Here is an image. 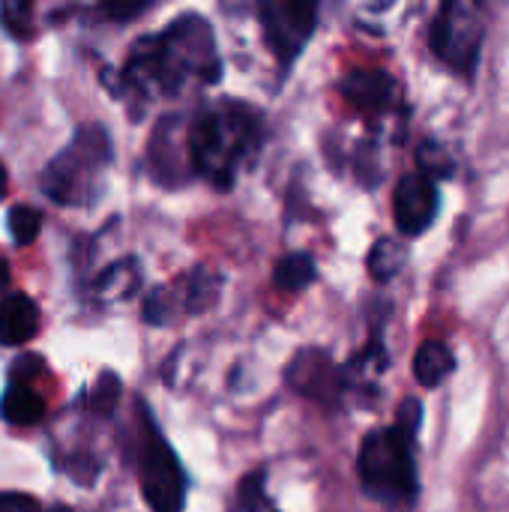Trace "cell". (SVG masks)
<instances>
[{
    "label": "cell",
    "instance_id": "obj_1",
    "mask_svg": "<svg viewBox=\"0 0 509 512\" xmlns=\"http://www.w3.org/2000/svg\"><path fill=\"white\" fill-rule=\"evenodd\" d=\"M222 78V57L213 27L201 15H180L156 36L135 42L123 81L144 99L177 96L186 87H207Z\"/></svg>",
    "mask_w": 509,
    "mask_h": 512
},
{
    "label": "cell",
    "instance_id": "obj_2",
    "mask_svg": "<svg viewBox=\"0 0 509 512\" xmlns=\"http://www.w3.org/2000/svg\"><path fill=\"white\" fill-rule=\"evenodd\" d=\"M264 138L261 114L243 102H219L204 108L186 138L189 165L216 189H231L237 174L255 162Z\"/></svg>",
    "mask_w": 509,
    "mask_h": 512
},
{
    "label": "cell",
    "instance_id": "obj_3",
    "mask_svg": "<svg viewBox=\"0 0 509 512\" xmlns=\"http://www.w3.org/2000/svg\"><path fill=\"white\" fill-rule=\"evenodd\" d=\"M420 402L408 399L393 426L372 429L357 456L360 486L369 498L393 510H411L420 498L417 471V432H420Z\"/></svg>",
    "mask_w": 509,
    "mask_h": 512
},
{
    "label": "cell",
    "instance_id": "obj_4",
    "mask_svg": "<svg viewBox=\"0 0 509 512\" xmlns=\"http://www.w3.org/2000/svg\"><path fill=\"white\" fill-rule=\"evenodd\" d=\"M111 159V141L102 126H81L66 150L42 171V192L63 207L90 204Z\"/></svg>",
    "mask_w": 509,
    "mask_h": 512
},
{
    "label": "cell",
    "instance_id": "obj_5",
    "mask_svg": "<svg viewBox=\"0 0 509 512\" xmlns=\"http://www.w3.org/2000/svg\"><path fill=\"white\" fill-rule=\"evenodd\" d=\"M486 36V15L480 3L447 0L429 27L432 54L462 78H474Z\"/></svg>",
    "mask_w": 509,
    "mask_h": 512
},
{
    "label": "cell",
    "instance_id": "obj_6",
    "mask_svg": "<svg viewBox=\"0 0 509 512\" xmlns=\"http://www.w3.org/2000/svg\"><path fill=\"white\" fill-rule=\"evenodd\" d=\"M186 474L168 441L150 426L144 432L141 450V495L153 512H183L186 504Z\"/></svg>",
    "mask_w": 509,
    "mask_h": 512
},
{
    "label": "cell",
    "instance_id": "obj_7",
    "mask_svg": "<svg viewBox=\"0 0 509 512\" xmlns=\"http://www.w3.org/2000/svg\"><path fill=\"white\" fill-rule=\"evenodd\" d=\"M318 27V6L303 0H270L261 6V30L282 66H291Z\"/></svg>",
    "mask_w": 509,
    "mask_h": 512
},
{
    "label": "cell",
    "instance_id": "obj_8",
    "mask_svg": "<svg viewBox=\"0 0 509 512\" xmlns=\"http://www.w3.org/2000/svg\"><path fill=\"white\" fill-rule=\"evenodd\" d=\"M438 210H441V192L435 180L423 177L420 171H408L399 177L393 192V219L405 237L426 234L435 225Z\"/></svg>",
    "mask_w": 509,
    "mask_h": 512
},
{
    "label": "cell",
    "instance_id": "obj_9",
    "mask_svg": "<svg viewBox=\"0 0 509 512\" xmlns=\"http://www.w3.org/2000/svg\"><path fill=\"white\" fill-rule=\"evenodd\" d=\"M288 384L297 393H303L309 399H318V402H327V405H333L342 396V390H345L342 369L324 351H315V348L312 351H300L291 360Z\"/></svg>",
    "mask_w": 509,
    "mask_h": 512
},
{
    "label": "cell",
    "instance_id": "obj_10",
    "mask_svg": "<svg viewBox=\"0 0 509 512\" xmlns=\"http://www.w3.org/2000/svg\"><path fill=\"white\" fill-rule=\"evenodd\" d=\"M339 87L342 96L366 114H384L399 105V81L384 69H354Z\"/></svg>",
    "mask_w": 509,
    "mask_h": 512
},
{
    "label": "cell",
    "instance_id": "obj_11",
    "mask_svg": "<svg viewBox=\"0 0 509 512\" xmlns=\"http://www.w3.org/2000/svg\"><path fill=\"white\" fill-rule=\"evenodd\" d=\"M39 306L27 294H6L0 300V342L24 345L39 333Z\"/></svg>",
    "mask_w": 509,
    "mask_h": 512
},
{
    "label": "cell",
    "instance_id": "obj_12",
    "mask_svg": "<svg viewBox=\"0 0 509 512\" xmlns=\"http://www.w3.org/2000/svg\"><path fill=\"white\" fill-rule=\"evenodd\" d=\"M456 372V354L444 339H429L414 354V378L417 384L435 390Z\"/></svg>",
    "mask_w": 509,
    "mask_h": 512
},
{
    "label": "cell",
    "instance_id": "obj_13",
    "mask_svg": "<svg viewBox=\"0 0 509 512\" xmlns=\"http://www.w3.org/2000/svg\"><path fill=\"white\" fill-rule=\"evenodd\" d=\"M141 285V267L135 258H123V261H114L99 279H96V300L99 303H120V300H129Z\"/></svg>",
    "mask_w": 509,
    "mask_h": 512
},
{
    "label": "cell",
    "instance_id": "obj_14",
    "mask_svg": "<svg viewBox=\"0 0 509 512\" xmlns=\"http://www.w3.org/2000/svg\"><path fill=\"white\" fill-rule=\"evenodd\" d=\"M0 417L9 426H36L45 417V402L30 384H9L6 396L0 399Z\"/></svg>",
    "mask_w": 509,
    "mask_h": 512
},
{
    "label": "cell",
    "instance_id": "obj_15",
    "mask_svg": "<svg viewBox=\"0 0 509 512\" xmlns=\"http://www.w3.org/2000/svg\"><path fill=\"white\" fill-rule=\"evenodd\" d=\"M387 366H390V357H387L384 345L375 339V342H369V348L363 354H357L342 369V384H345V390H372Z\"/></svg>",
    "mask_w": 509,
    "mask_h": 512
},
{
    "label": "cell",
    "instance_id": "obj_16",
    "mask_svg": "<svg viewBox=\"0 0 509 512\" xmlns=\"http://www.w3.org/2000/svg\"><path fill=\"white\" fill-rule=\"evenodd\" d=\"M366 264H369V276H372L375 282H390V279H396V276L405 270V264H408V246H405L402 240L381 237V240H375V246L369 249Z\"/></svg>",
    "mask_w": 509,
    "mask_h": 512
},
{
    "label": "cell",
    "instance_id": "obj_17",
    "mask_svg": "<svg viewBox=\"0 0 509 512\" xmlns=\"http://www.w3.org/2000/svg\"><path fill=\"white\" fill-rule=\"evenodd\" d=\"M318 276V267H315V258L309 252H291L285 255L279 264H276V273H273V282L276 288L282 291H303L306 285H312Z\"/></svg>",
    "mask_w": 509,
    "mask_h": 512
},
{
    "label": "cell",
    "instance_id": "obj_18",
    "mask_svg": "<svg viewBox=\"0 0 509 512\" xmlns=\"http://www.w3.org/2000/svg\"><path fill=\"white\" fill-rule=\"evenodd\" d=\"M417 171L429 180H447L456 174V162H453V153L447 150V144L435 141V138H426L420 147H417Z\"/></svg>",
    "mask_w": 509,
    "mask_h": 512
},
{
    "label": "cell",
    "instance_id": "obj_19",
    "mask_svg": "<svg viewBox=\"0 0 509 512\" xmlns=\"http://www.w3.org/2000/svg\"><path fill=\"white\" fill-rule=\"evenodd\" d=\"M219 291H222V279L213 270L198 267L192 273L189 285H186V309L195 312V315L204 312V309H210L219 300Z\"/></svg>",
    "mask_w": 509,
    "mask_h": 512
},
{
    "label": "cell",
    "instance_id": "obj_20",
    "mask_svg": "<svg viewBox=\"0 0 509 512\" xmlns=\"http://www.w3.org/2000/svg\"><path fill=\"white\" fill-rule=\"evenodd\" d=\"M39 231H42V216H39V210H33V207H27V204H18V207L9 210V234H12V240H15L18 246L33 243V240L39 237Z\"/></svg>",
    "mask_w": 509,
    "mask_h": 512
},
{
    "label": "cell",
    "instance_id": "obj_21",
    "mask_svg": "<svg viewBox=\"0 0 509 512\" xmlns=\"http://www.w3.org/2000/svg\"><path fill=\"white\" fill-rule=\"evenodd\" d=\"M267 504V495H264V474H249L240 480L237 486V498H234V510L231 512H261Z\"/></svg>",
    "mask_w": 509,
    "mask_h": 512
},
{
    "label": "cell",
    "instance_id": "obj_22",
    "mask_svg": "<svg viewBox=\"0 0 509 512\" xmlns=\"http://www.w3.org/2000/svg\"><path fill=\"white\" fill-rule=\"evenodd\" d=\"M117 399H120V384H117V378L111 372H105L102 375V384H96V390H93V408L99 414H111V408L117 405Z\"/></svg>",
    "mask_w": 509,
    "mask_h": 512
},
{
    "label": "cell",
    "instance_id": "obj_23",
    "mask_svg": "<svg viewBox=\"0 0 509 512\" xmlns=\"http://www.w3.org/2000/svg\"><path fill=\"white\" fill-rule=\"evenodd\" d=\"M3 24L15 33V36H27L30 33V6L27 3H6L0 9Z\"/></svg>",
    "mask_w": 509,
    "mask_h": 512
},
{
    "label": "cell",
    "instance_id": "obj_24",
    "mask_svg": "<svg viewBox=\"0 0 509 512\" xmlns=\"http://www.w3.org/2000/svg\"><path fill=\"white\" fill-rule=\"evenodd\" d=\"M39 507L33 498H27V495H15V492H6V495H0V512H33Z\"/></svg>",
    "mask_w": 509,
    "mask_h": 512
},
{
    "label": "cell",
    "instance_id": "obj_25",
    "mask_svg": "<svg viewBox=\"0 0 509 512\" xmlns=\"http://www.w3.org/2000/svg\"><path fill=\"white\" fill-rule=\"evenodd\" d=\"M144 9H147L144 3H108L105 6V12L111 18H132V15H141Z\"/></svg>",
    "mask_w": 509,
    "mask_h": 512
},
{
    "label": "cell",
    "instance_id": "obj_26",
    "mask_svg": "<svg viewBox=\"0 0 509 512\" xmlns=\"http://www.w3.org/2000/svg\"><path fill=\"white\" fill-rule=\"evenodd\" d=\"M3 288H9V264H6V258L0 255V291Z\"/></svg>",
    "mask_w": 509,
    "mask_h": 512
},
{
    "label": "cell",
    "instance_id": "obj_27",
    "mask_svg": "<svg viewBox=\"0 0 509 512\" xmlns=\"http://www.w3.org/2000/svg\"><path fill=\"white\" fill-rule=\"evenodd\" d=\"M6 195V168L0 165V198Z\"/></svg>",
    "mask_w": 509,
    "mask_h": 512
}]
</instances>
